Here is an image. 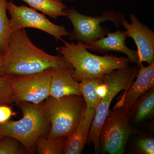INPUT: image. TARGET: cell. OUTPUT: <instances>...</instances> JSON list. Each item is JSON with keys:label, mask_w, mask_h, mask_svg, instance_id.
I'll return each mask as SVG.
<instances>
[{"label": "cell", "mask_w": 154, "mask_h": 154, "mask_svg": "<svg viewBox=\"0 0 154 154\" xmlns=\"http://www.w3.org/2000/svg\"><path fill=\"white\" fill-rule=\"evenodd\" d=\"M3 66L5 75L15 76L73 69L63 57L50 55L36 46L25 29L12 32L3 55Z\"/></svg>", "instance_id": "6da1fadb"}, {"label": "cell", "mask_w": 154, "mask_h": 154, "mask_svg": "<svg viewBox=\"0 0 154 154\" xmlns=\"http://www.w3.org/2000/svg\"><path fill=\"white\" fill-rule=\"evenodd\" d=\"M58 52L71 65L73 75L78 82L102 78L105 75L129 66L127 57L105 53L101 56L89 52L84 43L64 42L57 48Z\"/></svg>", "instance_id": "7a4b0ae2"}, {"label": "cell", "mask_w": 154, "mask_h": 154, "mask_svg": "<svg viewBox=\"0 0 154 154\" xmlns=\"http://www.w3.org/2000/svg\"><path fill=\"white\" fill-rule=\"evenodd\" d=\"M17 104L22 110L23 117L18 121L9 120L0 124V134L16 139L29 152H33L37 140L45 133L49 124L43 104L21 102Z\"/></svg>", "instance_id": "3957f363"}, {"label": "cell", "mask_w": 154, "mask_h": 154, "mask_svg": "<svg viewBox=\"0 0 154 154\" xmlns=\"http://www.w3.org/2000/svg\"><path fill=\"white\" fill-rule=\"evenodd\" d=\"M86 107L82 96L70 95L60 98L49 96L43 104L45 113L51 125L47 137L67 138L71 135Z\"/></svg>", "instance_id": "277c9868"}, {"label": "cell", "mask_w": 154, "mask_h": 154, "mask_svg": "<svg viewBox=\"0 0 154 154\" xmlns=\"http://www.w3.org/2000/svg\"><path fill=\"white\" fill-rule=\"evenodd\" d=\"M138 66H129L108 73L103 77L107 87L106 95L99 101L88 134V142L93 144L95 153H101L99 136L113 99L120 91H126L137 74Z\"/></svg>", "instance_id": "5b68a950"}, {"label": "cell", "mask_w": 154, "mask_h": 154, "mask_svg": "<svg viewBox=\"0 0 154 154\" xmlns=\"http://www.w3.org/2000/svg\"><path fill=\"white\" fill-rule=\"evenodd\" d=\"M65 16L71 22L73 30L69 33V39L83 43H91L107 36L109 28L101 25L102 22L110 21L119 29L125 18L121 12L114 10L103 11L101 15L91 17L80 14L75 9H66Z\"/></svg>", "instance_id": "8992f818"}, {"label": "cell", "mask_w": 154, "mask_h": 154, "mask_svg": "<svg viewBox=\"0 0 154 154\" xmlns=\"http://www.w3.org/2000/svg\"><path fill=\"white\" fill-rule=\"evenodd\" d=\"M134 132L130 125L128 114L117 102L113 110L109 109L99 136L101 153H125L127 143Z\"/></svg>", "instance_id": "52a82bcc"}, {"label": "cell", "mask_w": 154, "mask_h": 154, "mask_svg": "<svg viewBox=\"0 0 154 154\" xmlns=\"http://www.w3.org/2000/svg\"><path fill=\"white\" fill-rule=\"evenodd\" d=\"M8 11L11 17L13 32L26 28H34L53 36L56 42L69 35L64 26L54 24L44 14L38 13L32 8L25 5L18 6L10 1L8 3Z\"/></svg>", "instance_id": "ba28073f"}, {"label": "cell", "mask_w": 154, "mask_h": 154, "mask_svg": "<svg viewBox=\"0 0 154 154\" xmlns=\"http://www.w3.org/2000/svg\"><path fill=\"white\" fill-rule=\"evenodd\" d=\"M54 70L29 75L16 76L12 83L14 102L40 104L50 96L51 76Z\"/></svg>", "instance_id": "9c48e42d"}, {"label": "cell", "mask_w": 154, "mask_h": 154, "mask_svg": "<svg viewBox=\"0 0 154 154\" xmlns=\"http://www.w3.org/2000/svg\"><path fill=\"white\" fill-rule=\"evenodd\" d=\"M131 23L124 18L122 22L128 37H131L137 47L140 63L148 64L154 62V33L150 28L143 25L134 14L130 15Z\"/></svg>", "instance_id": "30bf717a"}, {"label": "cell", "mask_w": 154, "mask_h": 154, "mask_svg": "<svg viewBox=\"0 0 154 154\" xmlns=\"http://www.w3.org/2000/svg\"><path fill=\"white\" fill-rule=\"evenodd\" d=\"M128 37L125 30L118 29L116 32H109L105 37L91 42L84 43L88 50L100 53L115 52L124 54L127 56L130 63L138 66L140 63L137 51L130 49L125 44V40Z\"/></svg>", "instance_id": "8fae6325"}, {"label": "cell", "mask_w": 154, "mask_h": 154, "mask_svg": "<svg viewBox=\"0 0 154 154\" xmlns=\"http://www.w3.org/2000/svg\"><path fill=\"white\" fill-rule=\"evenodd\" d=\"M135 81L125 91L119 102L128 114L136 102L148 91L154 88V62L147 66L143 63L139 65Z\"/></svg>", "instance_id": "7c38bea8"}, {"label": "cell", "mask_w": 154, "mask_h": 154, "mask_svg": "<svg viewBox=\"0 0 154 154\" xmlns=\"http://www.w3.org/2000/svg\"><path fill=\"white\" fill-rule=\"evenodd\" d=\"M96 110L86 108L76 128L71 135L66 138L63 154H81L88 142L89 131Z\"/></svg>", "instance_id": "4fadbf2b"}, {"label": "cell", "mask_w": 154, "mask_h": 154, "mask_svg": "<svg viewBox=\"0 0 154 154\" xmlns=\"http://www.w3.org/2000/svg\"><path fill=\"white\" fill-rule=\"evenodd\" d=\"M73 69L67 70H54L51 76L50 96L60 98L63 96H82L79 83L73 75Z\"/></svg>", "instance_id": "5bb4252c"}, {"label": "cell", "mask_w": 154, "mask_h": 154, "mask_svg": "<svg viewBox=\"0 0 154 154\" xmlns=\"http://www.w3.org/2000/svg\"><path fill=\"white\" fill-rule=\"evenodd\" d=\"M134 122L139 123L154 115V88L141 96L130 111Z\"/></svg>", "instance_id": "9a60e30c"}, {"label": "cell", "mask_w": 154, "mask_h": 154, "mask_svg": "<svg viewBox=\"0 0 154 154\" xmlns=\"http://www.w3.org/2000/svg\"><path fill=\"white\" fill-rule=\"evenodd\" d=\"M13 1V0H10ZM36 11L56 19L58 17L65 16L66 5L59 0H21Z\"/></svg>", "instance_id": "2e32d148"}, {"label": "cell", "mask_w": 154, "mask_h": 154, "mask_svg": "<svg viewBox=\"0 0 154 154\" xmlns=\"http://www.w3.org/2000/svg\"><path fill=\"white\" fill-rule=\"evenodd\" d=\"M8 0H0V54L4 55L8 49L12 31L11 20L7 16Z\"/></svg>", "instance_id": "e0dca14e"}, {"label": "cell", "mask_w": 154, "mask_h": 154, "mask_svg": "<svg viewBox=\"0 0 154 154\" xmlns=\"http://www.w3.org/2000/svg\"><path fill=\"white\" fill-rule=\"evenodd\" d=\"M103 82V79L99 78L79 83L80 91L88 109L96 110L100 101L96 93V88Z\"/></svg>", "instance_id": "ac0fdd59"}, {"label": "cell", "mask_w": 154, "mask_h": 154, "mask_svg": "<svg viewBox=\"0 0 154 154\" xmlns=\"http://www.w3.org/2000/svg\"><path fill=\"white\" fill-rule=\"evenodd\" d=\"M65 137L49 138L42 136L38 138L36 144V149L39 154H63L66 140Z\"/></svg>", "instance_id": "d6986e66"}, {"label": "cell", "mask_w": 154, "mask_h": 154, "mask_svg": "<svg viewBox=\"0 0 154 154\" xmlns=\"http://www.w3.org/2000/svg\"><path fill=\"white\" fill-rule=\"evenodd\" d=\"M15 77L5 75L0 77V105H9L14 103L12 83Z\"/></svg>", "instance_id": "ffe728a7"}, {"label": "cell", "mask_w": 154, "mask_h": 154, "mask_svg": "<svg viewBox=\"0 0 154 154\" xmlns=\"http://www.w3.org/2000/svg\"><path fill=\"white\" fill-rule=\"evenodd\" d=\"M19 143L11 137H3L0 140V154H23L19 148Z\"/></svg>", "instance_id": "44dd1931"}, {"label": "cell", "mask_w": 154, "mask_h": 154, "mask_svg": "<svg viewBox=\"0 0 154 154\" xmlns=\"http://www.w3.org/2000/svg\"><path fill=\"white\" fill-rule=\"evenodd\" d=\"M136 147L141 154H154V140L151 138L141 139L137 142Z\"/></svg>", "instance_id": "7402d4cb"}, {"label": "cell", "mask_w": 154, "mask_h": 154, "mask_svg": "<svg viewBox=\"0 0 154 154\" xmlns=\"http://www.w3.org/2000/svg\"><path fill=\"white\" fill-rule=\"evenodd\" d=\"M16 115L9 105H0V124L5 123L13 116Z\"/></svg>", "instance_id": "603a6c76"}, {"label": "cell", "mask_w": 154, "mask_h": 154, "mask_svg": "<svg viewBox=\"0 0 154 154\" xmlns=\"http://www.w3.org/2000/svg\"><path fill=\"white\" fill-rule=\"evenodd\" d=\"M3 55L0 54V77L5 75L3 66Z\"/></svg>", "instance_id": "cb8c5ba5"}, {"label": "cell", "mask_w": 154, "mask_h": 154, "mask_svg": "<svg viewBox=\"0 0 154 154\" xmlns=\"http://www.w3.org/2000/svg\"><path fill=\"white\" fill-rule=\"evenodd\" d=\"M59 1H69V2H72V1H76V0H59ZM85 1H93V0H85Z\"/></svg>", "instance_id": "d4e9b609"}, {"label": "cell", "mask_w": 154, "mask_h": 154, "mask_svg": "<svg viewBox=\"0 0 154 154\" xmlns=\"http://www.w3.org/2000/svg\"><path fill=\"white\" fill-rule=\"evenodd\" d=\"M4 136H3L1 134H0V140H1V139H2V138Z\"/></svg>", "instance_id": "484cf974"}]
</instances>
